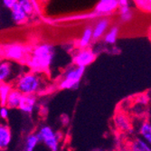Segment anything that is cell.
I'll use <instances>...</instances> for the list:
<instances>
[{"label": "cell", "instance_id": "obj_1", "mask_svg": "<svg viewBox=\"0 0 151 151\" xmlns=\"http://www.w3.org/2000/svg\"><path fill=\"white\" fill-rule=\"evenodd\" d=\"M54 49L50 45H41L37 46L34 52L31 59L28 61V65L34 72H45L53 59Z\"/></svg>", "mask_w": 151, "mask_h": 151}, {"label": "cell", "instance_id": "obj_2", "mask_svg": "<svg viewBox=\"0 0 151 151\" xmlns=\"http://www.w3.org/2000/svg\"><path fill=\"white\" fill-rule=\"evenodd\" d=\"M40 85V79L37 75L26 73L18 79L16 84V90L22 95H35L39 91Z\"/></svg>", "mask_w": 151, "mask_h": 151}, {"label": "cell", "instance_id": "obj_3", "mask_svg": "<svg viewBox=\"0 0 151 151\" xmlns=\"http://www.w3.org/2000/svg\"><path fill=\"white\" fill-rule=\"evenodd\" d=\"M84 72H85L84 67L73 66L69 68L64 73L63 79L60 82L59 88L62 90L76 89L80 84V81L84 74Z\"/></svg>", "mask_w": 151, "mask_h": 151}, {"label": "cell", "instance_id": "obj_4", "mask_svg": "<svg viewBox=\"0 0 151 151\" xmlns=\"http://www.w3.org/2000/svg\"><path fill=\"white\" fill-rule=\"evenodd\" d=\"M40 142L45 144L51 151H58L59 149V136L52 130V128L45 126L40 129L36 134Z\"/></svg>", "mask_w": 151, "mask_h": 151}, {"label": "cell", "instance_id": "obj_5", "mask_svg": "<svg viewBox=\"0 0 151 151\" xmlns=\"http://www.w3.org/2000/svg\"><path fill=\"white\" fill-rule=\"evenodd\" d=\"M96 60V54L95 52L89 49L84 48L80 50L73 57V63L74 66L77 67H86L91 64Z\"/></svg>", "mask_w": 151, "mask_h": 151}, {"label": "cell", "instance_id": "obj_6", "mask_svg": "<svg viewBox=\"0 0 151 151\" xmlns=\"http://www.w3.org/2000/svg\"><path fill=\"white\" fill-rule=\"evenodd\" d=\"M119 7L118 0H101L97 3L94 9V12L100 16L111 14Z\"/></svg>", "mask_w": 151, "mask_h": 151}, {"label": "cell", "instance_id": "obj_7", "mask_svg": "<svg viewBox=\"0 0 151 151\" xmlns=\"http://www.w3.org/2000/svg\"><path fill=\"white\" fill-rule=\"evenodd\" d=\"M36 104V97L35 95H22L21 101L18 106L23 112L32 113Z\"/></svg>", "mask_w": 151, "mask_h": 151}, {"label": "cell", "instance_id": "obj_8", "mask_svg": "<svg viewBox=\"0 0 151 151\" xmlns=\"http://www.w3.org/2000/svg\"><path fill=\"white\" fill-rule=\"evenodd\" d=\"M25 52L26 50L22 45H13L8 46L7 49H6V55L9 59L19 61L24 58Z\"/></svg>", "mask_w": 151, "mask_h": 151}, {"label": "cell", "instance_id": "obj_9", "mask_svg": "<svg viewBox=\"0 0 151 151\" xmlns=\"http://www.w3.org/2000/svg\"><path fill=\"white\" fill-rule=\"evenodd\" d=\"M114 123L116 128L122 132H127L131 129L130 121L124 113H117L114 117Z\"/></svg>", "mask_w": 151, "mask_h": 151}, {"label": "cell", "instance_id": "obj_10", "mask_svg": "<svg viewBox=\"0 0 151 151\" xmlns=\"http://www.w3.org/2000/svg\"><path fill=\"white\" fill-rule=\"evenodd\" d=\"M109 24V21L107 18L101 19L97 24H96L94 28H92V39L97 40V39H100L101 37H102L106 34Z\"/></svg>", "mask_w": 151, "mask_h": 151}, {"label": "cell", "instance_id": "obj_11", "mask_svg": "<svg viewBox=\"0 0 151 151\" xmlns=\"http://www.w3.org/2000/svg\"><path fill=\"white\" fill-rule=\"evenodd\" d=\"M12 139L11 130L8 126L0 124V149L6 148Z\"/></svg>", "mask_w": 151, "mask_h": 151}, {"label": "cell", "instance_id": "obj_12", "mask_svg": "<svg viewBox=\"0 0 151 151\" xmlns=\"http://www.w3.org/2000/svg\"><path fill=\"white\" fill-rule=\"evenodd\" d=\"M11 12H12V19L15 23H17V24H24V23L26 22L27 17H28L25 15V13L21 8L20 5L18 4V0H17V3L14 6L13 8L11 9Z\"/></svg>", "mask_w": 151, "mask_h": 151}, {"label": "cell", "instance_id": "obj_13", "mask_svg": "<svg viewBox=\"0 0 151 151\" xmlns=\"http://www.w3.org/2000/svg\"><path fill=\"white\" fill-rule=\"evenodd\" d=\"M21 97L22 94L17 91L16 89H12V91H10L6 102V107L8 109H17L19 106L20 101H21Z\"/></svg>", "mask_w": 151, "mask_h": 151}, {"label": "cell", "instance_id": "obj_14", "mask_svg": "<svg viewBox=\"0 0 151 151\" xmlns=\"http://www.w3.org/2000/svg\"><path fill=\"white\" fill-rule=\"evenodd\" d=\"M91 39H92V28L91 26H87L84 29L83 33H82V35L80 39V42H79L80 47H81L82 49L86 48L90 45Z\"/></svg>", "mask_w": 151, "mask_h": 151}, {"label": "cell", "instance_id": "obj_15", "mask_svg": "<svg viewBox=\"0 0 151 151\" xmlns=\"http://www.w3.org/2000/svg\"><path fill=\"white\" fill-rule=\"evenodd\" d=\"M12 72V65L10 63H0V83L8 79Z\"/></svg>", "mask_w": 151, "mask_h": 151}, {"label": "cell", "instance_id": "obj_16", "mask_svg": "<svg viewBox=\"0 0 151 151\" xmlns=\"http://www.w3.org/2000/svg\"><path fill=\"white\" fill-rule=\"evenodd\" d=\"M131 151H151L149 144L142 139H136L131 144Z\"/></svg>", "mask_w": 151, "mask_h": 151}, {"label": "cell", "instance_id": "obj_17", "mask_svg": "<svg viewBox=\"0 0 151 151\" xmlns=\"http://www.w3.org/2000/svg\"><path fill=\"white\" fill-rule=\"evenodd\" d=\"M12 91V88L7 83H0V104L1 107H6V102L7 100V97Z\"/></svg>", "mask_w": 151, "mask_h": 151}, {"label": "cell", "instance_id": "obj_18", "mask_svg": "<svg viewBox=\"0 0 151 151\" xmlns=\"http://www.w3.org/2000/svg\"><path fill=\"white\" fill-rule=\"evenodd\" d=\"M119 29L118 26H112L111 28L107 32V34H105L104 41L107 44H109V45L115 44L116 40L118 38V35H119Z\"/></svg>", "mask_w": 151, "mask_h": 151}, {"label": "cell", "instance_id": "obj_19", "mask_svg": "<svg viewBox=\"0 0 151 151\" xmlns=\"http://www.w3.org/2000/svg\"><path fill=\"white\" fill-rule=\"evenodd\" d=\"M140 135L142 139L145 140L147 144L151 143V125L148 121H145L140 127Z\"/></svg>", "mask_w": 151, "mask_h": 151}, {"label": "cell", "instance_id": "obj_20", "mask_svg": "<svg viewBox=\"0 0 151 151\" xmlns=\"http://www.w3.org/2000/svg\"><path fill=\"white\" fill-rule=\"evenodd\" d=\"M39 142L36 134H30L25 140L24 151H34Z\"/></svg>", "mask_w": 151, "mask_h": 151}, {"label": "cell", "instance_id": "obj_21", "mask_svg": "<svg viewBox=\"0 0 151 151\" xmlns=\"http://www.w3.org/2000/svg\"><path fill=\"white\" fill-rule=\"evenodd\" d=\"M18 4L20 5L21 8L23 9V11L25 13L27 17L31 16L34 13L35 6L32 1H29V0H18Z\"/></svg>", "mask_w": 151, "mask_h": 151}, {"label": "cell", "instance_id": "obj_22", "mask_svg": "<svg viewBox=\"0 0 151 151\" xmlns=\"http://www.w3.org/2000/svg\"><path fill=\"white\" fill-rule=\"evenodd\" d=\"M137 6H138L139 9H141L144 12H147L150 13L151 11V2L149 0H137V1L134 2Z\"/></svg>", "mask_w": 151, "mask_h": 151}, {"label": "cell", "instance_id": "obj_23", "mask_svg": "<svg viewBox=\"0 0 151 151\" xmlns=\"http://www.w3.org/2000/svg\"><path fill=\"white\" fill-rule=\"evenodd\" d=\"M132 17H133V15H132L131 11L125 13V14H120V18H121L122 22H129V21H131Z\"/></svg>", "mask_w": 151, "mask_h": 151}, {"label": "cell", "instance_id": "obj_24", "mask_svg": "<svg viewBox=\"0 0 151 151\" xmlns=\"http://www.w3.org/2000/svg\"><path fill=\"white\" fill-rule=\"evenodd\" d=\"M17 3V0H3V5L9 9H12L13 6Z\"/></svg>", "mask_w": 151, "mask_h": 151}, {"label": "cell", "instance_id": "obj_25", "mask_svg": "<svg viewBox=\"0 0 151 151\" xmlns=\"http://www.w3.org/2000/svg\"><path fill=\"white\" fill-rule=\"evenodd\" d=\"M0 117L4 119H6L8 118V109L6 107H1V109H0Z\"/></svg>", "mask_w": 151, "mask_h": 151}, {"label": "cell", "instance_id": "obj_26", "mask_svg": "<svg viewBox=\"0 0 151 151\" xmlns=\"http://www.w3.org/2000/svg\"><path fill=\"white\" fill-rule=\"evenodd\" d=\"M118 6H119V7L128 6H129V1H128V0H118Z\"/></svg>", "mask_w": 151, "mask_h": 151}, {"label": "cell", "instance_id": "obj_27", "mask_svg": "<svg viewBox=\"0 0 151 151\" xmlns=\"http://www.w3.org/2000/svg\"><path fill=\"white\" fill-rule=\"evenodd\" d=\"M119 13H120V14H125V13H128V12L130 11V8H129V6H121V7H119Z\"/></svg>", "mask_w": 151, "mask_h": 151}, {"label": "cell", "instance_id": "obj_28", "mask_svg": "<svg viewBox=\"0 0 151 151\" xmlns=\"http://www.w3.org/2000/svg\"><path fill=\"white\" fill-rule=\"evenodd\" d=\"M91 151H104V150L101 149V148H94V149H92V150H91Z\"/></svg>", "mask_w": 151, "mask_h": 151}]
</instances>
